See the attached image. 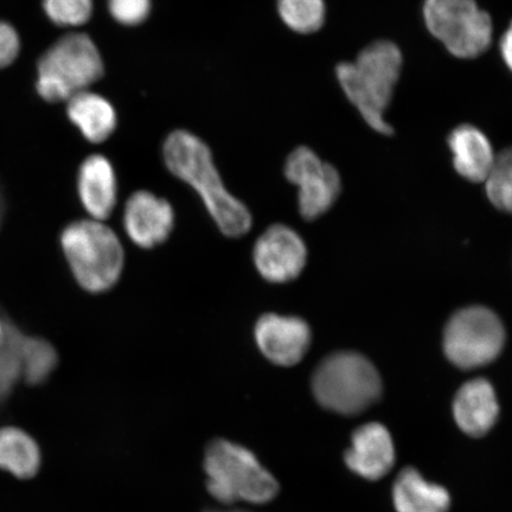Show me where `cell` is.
Returning a JSON list of instances; mask_svg holds the SVG:
<instances>
[{"instance_id":"cell-1","label":"cell","mask_w":512,"mask_h":512,"mask_svg":"<svg viewBox=\"0 0 512 512\" xmlns=\"http://www.w3.org/2000/svg\"><path fill=\"white\" fill-rule=\"evenodd\" d=\"M163 158L171 174L200 195L224 235L241 238L252 229V214L224 187L213 153L200 137L185 130L171 132L163 145Z\"/></svg>"},{"instance_id":"cell-2","label":"cell","mask_w":512,"mask_h":512,"mask_svg":"<svg viewBox=\"0 0 512 512\" xmlns=\"http://www.w3.org/2000/svg\"><path fill=\"white\" fill-rule=\"evenodd\" d=\"M402 54L389 41H376L364 48L357 59L338 64L336 75L341 87L366 123L377 133L390 136L393 128L384 114L400 79Z\"/></svg>"},{"instance_id":"cell-3","label":"cell","mask_w":512,"mask_h":512,"mask_svg":"<svg viewBox=\"0 0 512 512\" xmlns=\"http://www.w3.org/2000/svg\"><path fill=\"white\" fill-rule=\"evenodd\" d=\"M61 246L83 290L102 293L118 283L125 252L118 235L104 222L86 219L70 223L61 234Z\"/></svg>"},{"instance_id":"cell-4","label":"cell","mask_w":512,"mask_h":512,"mask_svg":"<svg viewBox=\"0 0 512 512\" xmlns=\"http://www.w3.org/2000/svg\"><path fill=\"white\" fill-rule=\"evenodd\" d=\"M98 47L87 34L70 32L50 46L37 64L36 88L43 100L67 102L104 76Z\"/></svg>"},{"instance_id":"cell-5","label":"cell","mask_w":512,"mask_h":512,"mask_svg":"<svg viewBox=\"0 0 512 512\" xmlns=\"http://www.w3.org/2000/svg\"><path fill=\"white\" fill-rule=\"evenodd\" d=\"M312 392L329 411L355 415L380 399L382 381L368 358L357 352H336L319 363L312 377Z\"/></svg>"},{"instance_id":"cell-6","label":"cell","mask_w":512,"mask_h":512,"mask_svg":"<svg viewBox=\"0 0 512 512\" xmlns=\"http://www.w3.org/2000/svg\"><path fill=\"white\" fill-rule=\"evenodd\" d=\"M204 470L211 496L224 504H264L278 494L279 485L271 473L251 451L232 441L217 439L208 446Z\"/></svg>"},{"instance_id":"cell-7","label":"cell","mask_w":512,"mask_h":512,"mask_svg":"<svg viewBox=\"0 0 512 512\" xmlns=\"http://www.w3.org/2000/svg\"><path fill=\"white\" fill-rule=\"evenodd\" d=\"M428 30L459 59H476L491 46L492 21L476 0H426Z\"/></svg>"},{"instance_id":"cell-8","label":"cell","mask_w":512,"mask_h":512,"mask_svg":"<svg viewBox=\"0 0 512 512\" xmlns=\"http://www.w3.org/2000/svg\"><path fill=\"white\" fill-rule=\"evenodd\" d=\"M505 344L502 320L484 306H470L452 316L444 334L445 355L454 366L469 370L488 366Z\"/></svg>"},{"instance_id":"cell-9","label":"cell","mask_w":512,"mask_h":512,"mask_svg":"<svg viewBox=\"0 0 512 512\" xmlns=\"http://www.w3.org/2000/svg\"><path fill=\"white\" fill-rule=\"evenodd\" d=\"M287 181L298 187V207L303 219L313 221L334 206L342 191L341 176L309 147L291 152L285 164Z\"/></svg>"},{"instance_id":"cell-10","label":"cell","mask_w":512,"mask_h":512,"mask_svg":"<svg viewBox=\"0 0 512 512\" xmlns=\"http://www.w3.org/2000/svg\"><path fill=\"white\" fill-rule=\"evenodd\" d=\"M307 259L305 242L285 224H273L259 236L253 249L256 270L272 284H286L302 274Z\"/></svg>"},{"instance_id":"cell-11","label":"cell","mask_w":512,"mask_h":512,"mask_svg":"<svg viewBox=\"0 0 512 512\" xmlns=\"http://www.w3.org/2000/svg\"><path fill=\"white\" fill-rule=\"evenodd\" d=\"M255 342L268 361L293 367L303 360L311 345V329L304 319L267 313L255 324Z\"/></svg>"},{"instance_id":"cell-12","label":"cell","mask_w":512,"mask_h":512,"mask_svg":"<svg viewBox=\"0 0 512 512\" xmlns=\"http://www.w3.org/2000/svg\"><path fill=\"white\" fill-rule=\"evenodd\" d=\"M123 223L134 245L155 248L169 239L175 226V211L165 198L139 190L128 197Z\"/></svg>"},{"instance_id":"cell-13","label":"cell","mask_w":512,"mask_h":512,"mask_svg":"<svg viewBox=\"0 0 512 512\" xmlns=\"http://www.w3.org/2000/svg\"><path fill=\"white\" fill-rule=\"evenodd\" d=\"M344 459L358 476L369 480L381 479L394 466L392 435L377 422L361 426L352 434L351 447L345 452Z\"/></svg>"},{"instance_id":"cell-14","label":"cell","mask_w":512,"mask_h":512,"mask_svg":"<svg viewBox=\"0 0 512 512\" xmlns=\"http://www.w3.org/2000/svg\"><path fill=\"white\" fill-rule=\"evenodd\" d=\"M78 192L89 219L105 222L117 206L118 181L111 160L92 155L83 160L78 175Z\"/></svg>"},{"instance_id":"cell-15","label":"cell","mask_w":512,"mask_h":512,"mask_svg":"<svg viewBox=\"0 0 512 512\" xmlns=\"http://www.w3.org/2000/svg\"><path fill=\"white\" fill-rule=\"evenodd\" d=\"M453 415L464 433L473 438L484 437L499 415L495 388L486 379L466 382L454 398Z\"/></svg>"},{"instance_id":"cell-16","label":"cell","mask_w":512,"mask_h":512,"mask_svg":"<svg viewBox=\"0 0 512 512\" xmlns=\"http://www.w3.org/2000/svg\"><path fill=\"white\" fill-rule=\"evenodd\" d=\"M454 169L472 183H485L496 162L488 137L472 125H460L448 137Z\"/></svg>"},{"instance_id":"cell-17","label":"cell","mask_w":512,"mask_h":512,"mask_svg":"<svg viewBox=\"0 0 512 512\" xmlns=\"http://www.w3.org/2000/svg\"><path fill=\"white\" fill-rule=\"evenodd\" d=\"M67 114L83 138L92 144L105 143L118 125V115L111 102L91 89L67 101Z\"/></svg>"},{"instance_id":"cell-18","label":"cell","mask_w":512,"mask_h":512,"mask_svg":"<svg viewBox=\"0 0 512 512\" xmlns=\"http://www.w3.org/2000/svg\"><path fill=\"white\" fill-rule=\"evenodd\" d=\"M396 512H447L451 498L443 486L426 482L411 467L403 470L393 488Z\"/></svg>"},{"instance_id":"cell-19","label":"cell","mask_w":512,"mask_h":512,"mask_svg":"<svg viewBox=\"0 0 512 512\" xmlns=\"http://www.w3.org/2000/svg\"><path fill=\"white\" fill-rule=\"evenodd\" d=\"M41 464L40 446L29 433L14 426L0 428V470L18 479H31Z\"/></svg>"},{"instance_id":"cell-20","label":"cell","mask_w":512,"mask_h":512,"mask_svg":"<svg viewBox=\"0 0 512 512\" xmlns=\"http://www.w3.org/2000/svg\"><path fill=\"white\" fill-rule=\"evenodd\" d=\"M23 381L37 386L46 382L59 362L57 351L46 339L23 336L21 343Z\"/></svg>"},{"instance_id":"cell-21","label":"cell","mask_w":512,"mask_h":512,"mask_svg":"<svg viewBox=\"0 0 512 512\" xmlns=\"http://www.w3.org/2000/svg\"><path fill=\"white\" fill-rule=\"evenodd\" d=\"M5 325V338L0 345V406L10 398L16 384L23 380L21 343L24 334L8 320H5Z\"/></svg>"},{"instance_id":"cell-22","label":"cell","mask_w":512,"mask_h":512,"mask_svg":"<svg viewBox=\"0 0 512 512\" xmlns=\"http://www.w3.org/2000/svg\"><path fill=\"white\" fill-rule=\"evenodd\" d=\"M277 6L281 21L298 34H313L324 25V0H278Z\"/></svg>"},{"instance_id":"cell-23","label":"cell","mask_w":512,"mask_h":512,"mask_svg":"<svg viewBox=\"0 0 512 512\" xmlns=\"http://www.w3.org/2000/svg\"><path fill=\"white\" fill-rule=\"evenodd\" d=\"M485 187L490 202L497 209L512 215V146L496 156Z\"/></svg>"},{"instance_id":"cell-24","label":"cell","mask_w":512,"mask_h":512,"mask_svg":"<svg viewBox=\"0 0 512 512\" xmlns=\"http://www.w3.org/2000/svg\"><path fill=\"white\" fill-rule=\"evenodd\" d=\"M43 10L55 25L79 28L91 21L93 0H43Z\"/></svg>"},{"instance_id":"cell-25","label":"cell","mask_w":512,"mask_h":512,"mask_svg":"<svg viewBox=\"0 0 512 512\" xmlns=\"http://www.w3.org/2000/svg\"><path fill=\"white\" fill-rule=\"evenodd\" d=\"M108 11L115 22L136 27L149 18L151 0H108Z\"/></svg>"},{"instance_id":"cell-26","label":"cell","mask_w":512,"mask_h":512,"mask_svg":"<svg viewBox=\"0 0 512 512\" xmlns=\"http://www.w3.org/2000/svg\"><path fill=\"white\" fill-rule=\"evenodd\" d=\"M21 53V37L12 25L0 21V69L10 67Z\"/></svg>"},{"instance_id":"cell-27","label":"cell","mask_w":512,"mask_h":512,"mask_svg":"<svg viewBox=\"0 0 512 512\" xmlns=\"http://www.w3.org/2000/svg\"><path fill=\"white\" fill-rule=\"evenodd\" d=\"M499 49H501L502 57L505 64H507L508 68L512 72V21L501 38V43H499Z\"/></svg>"},{"instance_id":"cell-28","label":"cell","mask_w":512,"mask_h":512,"mask_svg":"<svg viewBox=\"0 0 512 512\" xmlns=\"http://www.w3.org/2000/svg\"><path fill=\"white\" fill-rule=\"evenodd\" d=\"M6 325L4 320L0 319V345L3 344L5 338Z\"/></svg>"},{"instance_id":"cell-29","label":"cell","mask_w":512,"mask_h":512,"mask_svg":"<svg viewBox=\"0 0 512 512\" xmlns=\"http://www.w3.org/2000/svg\"><path fill=\"white\" fill-rule=\"evenodd\" d=\"M2 217H3V200H2V195H0V222H2Z\"/></svg>"},{"instance_id":"cell-30","label":"cell","mask_w":512,"mask_h":512,"mask_svg":"<svg viewBox=\"0 0 512 512\" xmlns=\"http://www.w3.org/2000/svg\"><path fill=\"white\" fill-rule=\"evenodd\" d=\"M209 512H223V511H209ZM224 512H243V511H224Z\"/></svg>"}]
</instances>
